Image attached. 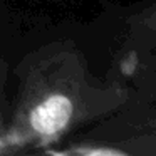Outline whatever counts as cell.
I'll list each match as a JSON object with an SVG mask.
<instances>
[{
	"label": "cell",
	"mask_w": 156,
	"mask_h": 156,
	"mask_svg": "<svg viewBox=\"0 0 156 156\" xmlns=\"http://www.w3.org/2000/svg\"><path fill=\"white\" fill-rule=\"evenodd\" d=\"M19 91L0 154L47 149L92 119L128 102L121 81H102L89 71L74 45L59 42L29 54L17 67Z\"/></svg>",
	"instance_id": "obj_1"
},
{
	"label": "cell",
	"mask_w": 156,
	"mask_h": 156,
	"mask_svg": "<svg viewBox=\"0 0 156 156\" xmlns=\"http://www.w3.org/2000/svg\"><path fill=\"white\" fill-rule=\"evenodd\" d=\"M5 79H7V67H5V62L0 59V146H2V138H4L5 126H7V119L2 111V91H4Z\"/></svg>",
	"instance_id": "obj_2"
}]
</instances>
